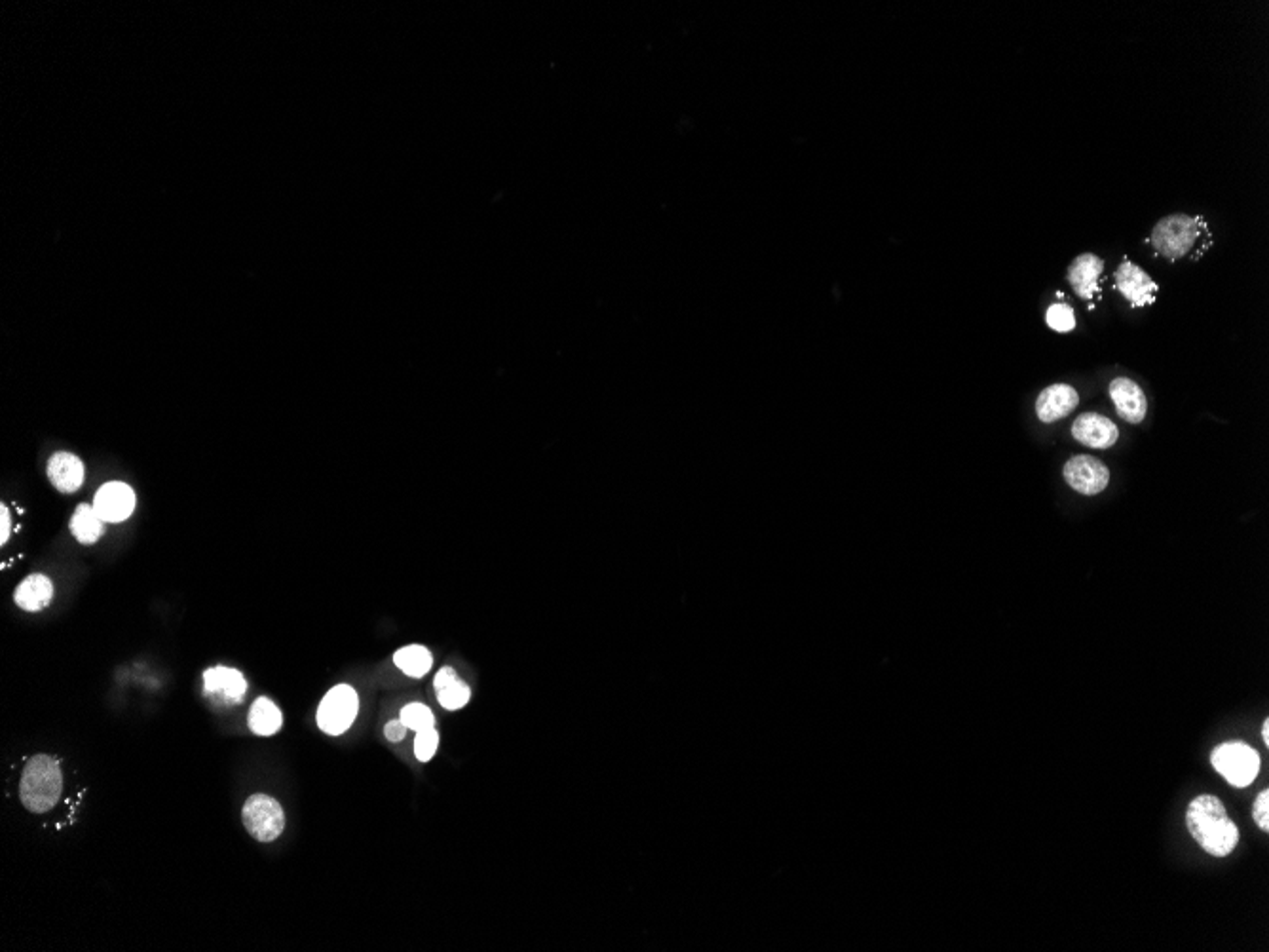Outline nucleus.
I'll use <instances>...</instances> for the list:
<instances>
[{"label":"nucleus","mask_w":1269,"mask_h":952,"mask_svg":"<svg viewBox=\"0 0 1269 952\" xmlns=\"http://www.w3.org/2000/svg\"><path fill=\"white\" fill-rule=\"evenodd\" d=\"M403 725L414 732H422V730L433 729V713L424 704H409L401 710Z\"/></svg>","instance_id":"nucleus-21"},{"label":"nucleus","mask_w":1269,"mask_h":952,"mask_svg":"<svg viewBox=\"0 0 1269 952\" xmlns=\"http://www.w3.org/2000/svg\"><path fill=\"white\" fill-rule=\"evenodd\" d=\"M357 711V692L350 685H338L321 700L317 708V727L329 736H340L354 725Z\"/></svg>","instance_id":"nucleus-5"},{"label":"nucleus","mask_w":1269,"mask_h":952,"mask_svg":"<svg viewBox=\"0 0 1269 952\" xmlns=\"http://www.w3.org/2000/svg\"><path fill=\"white\" fill-rule=\"evenodd\" d=\"M393 664L412 679H422L431 670L433 658L426 647L409 645L393 654Z\"/></svg>","instance_id":"nucleus-19"},{"label":"nucleus","mask_w":1269,"mask_h":952,"mask_svg":"<svg viewBox=\"0 0 1269 952\" xmlns=\"http://www.w3.org/2000/svg\"><path fill=\"white\" fill-rule=\"evenodd\" d=\"M1252 818H1254V823H1256V825H1258V827H1260V829H1262L1264 833H1268L1269 831V791L1268 789H1264V791H1262V793H1260V795L1256 797V801H1254V806H1252Z\"/></svg>","instance_id":"nucleus-24"},{"label":"nucleus","mask_w":1269,"mask_h":952,"mask_svg":"<svg viewBox=\"0 0 1269 952\" xmlns=\"http://www.w3.org/2000/svg\"><path fill=\"white\" fill-rule=\"evenodd\" d=\"M1186 825L1192 839L1214 858L1230 856L1239 842L1237 825L1230 818L1226 806L1213 795L1195 797L1188 804Z\"/></svg>","instance_id":"nucleus-1"},{"label":"nucleus","mask_w":1269,"mask_h":952,"mask_svg":"<svg viewBox=\"0 0 1269 952\" xmlns=\"http://www.w3.org/2000/svg\"><path fill=\"white\" fill-rule=\"evenodd\" d=\"M456 679H458V675H456V672H454L452 668H443V670H439L437 675H435V679H433V687H435V691H439V689L447 687L448 683H452V681H456Z\"/></svg>","instance_id":"nucleus-26"},{"label":"nucleus","mask_w":1269,"mask_h":952,"mask_svg":"<svg viewBox=\"0 0 1269 952\" xmlns=\"http://www.w3.org/2000/svg\"><path fill=\"white\" fill-rule=\"evenodd\" d=\"M1205 242L1209 240V226L1201 219V217H1190V215H1169L1163 217L1150 234V242L1154 245L1156 253L1169 259V261H1178L1182 257L1194 255L1197 257V247H1201L1205 251Z\"/></svg>","instance_id":"nucleus-2"},{"label":"nucleus","mask_w":1269,"mask_h":952,"mask_svg":"<svg viewBox=\"0 0 1269 952\" xmlns=\"http://www.w3.org/2000/svg\"><path fill=\"white\" fill-rule=\"evenodd\" d=\"M204 687L207 696H213L226 704H236L242 702L247 692V681L238 670L217 666L204 673Z\"/></svg>","instance_id":"nucleus-14"},{"label":"nucleus","mask_w":1269,"mask_h":952,"mask_svg":"<svg viewBox=\"0 0 1269 952\" xmlns=\"http://www.w3.org/2000/svg\"><path fill=\"white\" fill-rule=\"evenodd\" d=\"M54 598V584L46 575H31L23 580L14 594V601L21 611L38 613L50 605Z\"/></svg>","instance_id":"nucleus-16"},{"label":"nucleus","mask_w":1269,"mask_h":952,"mask_svg":"<svg viewBox=\"0 0 1269 952\" xmlns=\"http://www.w3.org/2000/svg\"><path fill=\"white\" fill-rule=\"evenodd\" d=\"M1262 740H1264V744H1266V746H1269V721H1268V719H1266V721H1264V723H1262Z\"/></svg>","instance_id":"nucleus-28"},{"label":"nucleus","mask_w":1269,"mask_h":952,"mask_svg":"<svg viewBox=\"0 0 1269 952\" xmlns=\"http://www.w3.org/2000/svg\"><path fill=\"white\" fill-rule=\"evenodd\" d=\"M1080 403V393L1068 384L1047 386L1036 399V414L1042 422H1057L1066 418Z\"/></svg>","instance_id":"nucleus-13"},{"label":"nucleus","mask_w":1269,"mask_h":952,"mask_svg":"<svg viewBox=\"0 0 1269 952\" xmlns=\"http://www.w3.org/2000/svg\"><path fill=\"white\" fill-rule=\"evenodd\" d=\"M435 692H437L439 704L448 711L462 710L469 702V698H471L469 687L464 685L460 679L448 683L447 687Z\"/></svg>","instance_id":"nucleus-20"},{"label":"nucleus","mask_w":1269,"mask_h":952,"mask_svg":"<svg viewBox=\"0 0 1269 952\" xmlns=\"http://www.w3.org/2000/svg\"><path fill=\"white\" fill-rule=\"evenodd\" d=\"M1110 395L1116 405V411L1129 424H1140L1148 412V399L1139 384L1127 376L1114 378L1110 382Z\"/></svg>","instance_id":"nucleus-10"},{"label":"nucleus","mask_w":1269,"mask_h":952,"mask_svg":"<svg viewBox=\"0 0 1269 952\" xmlns=\"http://www.w3.org/2000/svg\"><path fill=\"white\" fill-rule=\"evenodd\" d=\"M1072 433L1082 445L1091 448L1112 447L1120 437L1118 426L1097 412L1080 414L1072 426Z\"/></svg>","instance_id":"nucleus-11"},{"label":"nucleus","mask_w":1269,"mask_h":952,"mask_svg":"<svg viewBox=\"0 0 1269 952\" xmlns=\"http://www.w3.org/2000/svg\"><path fill=\"white\" fill-rule=\"evenodd\" d=\"M1064 480L1076 493L1095 497L1110 484V469L1095 456L1078 454L1066 462Z\"/></svg>","instance_id":"nucleus-7"},{"label":"nucleus","mask_w":1269,"mask_h":952,"mask_svg":"<svg viewBox=\"0 0 1269 952\" xmlns=\"http://www.w3.org/2000/svg\"><path fill=\"white\" fill-rule=\"evenodd\" d=\"M1211 763L1233 787H1249L1260 774V755L1245 742H1228L1216 747Z\"/></svg>","instance_id":"nucleus-4"},{"label":"nucleus","mask_w":1269,"mask_h":952,"mask_svg":"<svg viewBox=\"0 0 1269 952\" xmlns=\"http://www.w3.org/2000/svg\"><path fill=\"white\" fill-rule=\"evenodd\" d=\"M135 493L122 482H109L95 493V512L105 524H122L135 510Z\"/></svg>","instance_id":"nucleus-8"},{"label":"nucleus","mask_w":1269,"mask_h":952,"mask_svg":"<svg viewBox=\"0 0 1269 952\" xmlns=\"http://www.w3.org/2000/svg\"><path fill=\"white\" fill-rule=\"evenodd\" d=\"M48 478L57 491L75 493L84 484L86 467L73 452L59 450L48 462Z\"/></svg>","instance_id":"nucleus-15"},{"label":"nucleus","mask_w":1269,"mask_h":952,"mask_svg":"<svg viewBox=\"0 0 1269 952\" xmlns=\"http://www.w3.org/2000/svg\"><path fill=\"white\" fill-rule=\"evenodd\" d=\"M1102 270L1104 261L1093 253H1083L1072 261L1068 268V281L1080 299L1091 300L1097 297Z\"/></svg>","instance_id":"nucleus-12"},{"label":"nucleus","mask_w":1269,"mask_h":952,"mask_svg":"<svg viewBox=\"0 0 1269 952\" xmlns=\"http://www.w3.org/2000/svg\"><path fill=\"white\" fill-rule=\"evenodd\" d=\"M1047 325L1059 333H1070L1076 327L1074 310L1068 304H1053L1047 310Z\"/></svg>","instance_id":"nucleus-22"},{"label":"nucleus","mask_w":1269,"mask_h":952,"mask_svg":"<svg viewBox=\"0 0 1269 952\" xmlns=\"http://www.w3.org/2000/svg\"><path fill=\"white\" fill-rule=\"evenodd\" d=\"M1116 285L1121 291V295L1129 300L1133 306H1148L1156 300L1158 295V283L1152 280L1150 274H1146L1140 266L1133 262L1125 261L1118 266L1116 270Z\"/></svg>","instance_id":"nucleus-9"},{"label":"nucleus","mask_w":1269,"mask_h":952,"mask_svg":"<svg viewBox=\"0 0 1269 952\" xmlns=\"http://www.w3.org/2000/svg\"><path fill=\"white\" fill-rule=\"evenodd\" d=\"M249 729L257 736H274L283 725V717L278 706L268 698H257L249 710Z\"/></svg>","instance_id":"nucleus-17"},{"label":"nucleus","mask_w":1269,"mask_h":952,"mask_svg":"<svg viewBox=\"0 0 1269 952\" xmlns=\"http://www.w3.org/2000/svg\"><path fill=\"white\" fill-rule=\"evenodd\" d=\"M63 793V774L56 759L35 755L27 761L19 782V799L27 812L44 814L56 806Z\"/></svg>","instance_id":"nucleus-3"},{"label":"nucleus","mask_w":1269,"mask_h":952,"mask_svg":"<svg viewBox=\"0 0 1269 952\" xmlns=\"http://www.w3.org/2000/svg\"><path fill=\"white\" fill-rule=\"evenodd\" d=\"M437 747H439V734H437V730L428 729L422 730V732H416V738H414V755H416V759H418L420 763H428V761H431V759H433V755H435V751H437Z\"/></svg>","instance_id":"nucleus-23"},{"label":"nucleus","mask_w":1269,"mask_h":952,"mask_svg":"<svg viewBox=\"0 0 1269 952\" xmlns=\"http://www.w3.org/2000/svg\"><path fill=\"white\" fill-rule=\"evenodd\" d=\"M101 516L95 512L94 506L80 505L76 508L73 518H71V533L75 535L76 541L84 546H90L101 539L105 527H103Z\"/></svg>","instance_id":"nucleus-18"},{"label":"nucleus","mask_w":1269,"mask_h":952,"mask_svg":"<svg viewBox=\"0 0 1269 952\" xmlns=\"http://www.w3.org/2000/svg\"><path fill=\"white\" fill-rule=\"evenodd\" d=\"M0 516H2V535H0V542H2V544H6L8 539H10V527H12V520H10L8 506L2 505V508H0Z\"/></svg>","instance_id":"nucleus-27"},{"label":"nucleus","mask_w":1269,"mask_h":952,"mask_svg":"<svg viewBox=\"0 0 1269 952\" xmlns=\"http://www.w3.org/2000/svg\"><path fill=\"white\" fill-rule=\"evenodd\" d=\"M407 730L409 729L403 725V721H401V719H395V721H390V723L386 725V729H384V736H386L390 742H401V740L405 738Z\"/></svg>","instance_id":"nucleus-25"},{"label":"nucleus","mask_w":1269,"mask_h":952,"mask_svg":"<svg viewBox=\"0 0 1269 952\" xmlns=\"http://www.w3.org/2000/svg\"><path fill=\"white\" fill-rule=\"evenodd\" d=\"M242 820L247 833L259 842H274L285 829L281 804L268 795H253L243 804Z\"/></svg>","instance_id":"nucleus-6"}]
</instances>
